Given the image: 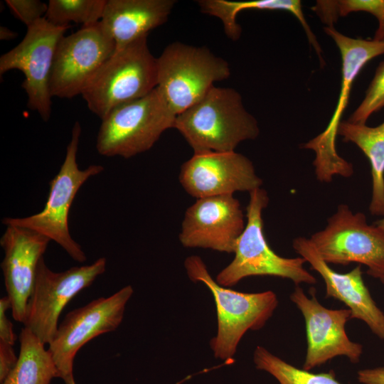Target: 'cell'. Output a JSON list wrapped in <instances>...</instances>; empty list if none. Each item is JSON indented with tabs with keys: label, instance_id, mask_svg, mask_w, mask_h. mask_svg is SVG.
<instances>
[{
	"label": "cell",
	"instance_id": "7402d4cb",
	"mask_svg": "<svg viewBox=\"0 0 384 384\" xmlns=\"http://www.w3.org/2000/svg\"><path fill=\"white\" fill-rule=\"evenodd\" d=\"M19 343L17 363L1 384H50L52 379L58 378L50 352L33 332L23 327Z\"/></svg>",
	"mask_w": 384,
	"mask_h": 384
},
{
	"label": "cell",
	"instance_id": "44dd1931",
	"mask_svg": "<svg viewBox=\"0 0 384 384\" xmlns=\"http://www.w3.org/2000/svg\"><path fill=\"white\" fill-rule=\"evenodd\" d=\"M338 134L345 142H353L368 158L371 167L372 198L369 211L384 217V122L372 127L366 124L342 121Z\"/></svg>",
	"mask_w": 384,
	"mask_h": 384
},
{
	"label": "cell",
	"instance_id": "5b68a950",
	"mask_svg": "<svg viewBox=\"0 0 384 384\" xmlns=\"http://www.w3.org/2000/svg\"><path fill=\"white\" fill-rule=\"evenodd\" d=\"M176 114L157 87L148 95L112 110L102 119L96 148L105 156L129 159L149 150Z\"/></svg>",
	"mask_w": 384,
	"mask_h": 384
},
{
	"label": "cell",
	"instance_id": "7a4b0ae2",
	"mask_svg": "<svg viewBox=\"0 0 384 384\" xmlns=\"http://www.w3.org/2000/svg\"><path fill=\"white\" fill-rule=\"evenodd\" d=\"M184 267L191 281L203 283L213 294L218 328L210 346L215 358L231 362L245 334L261 329L272 316L278 305L277 294L270 290L245 293L221 286L213 279L198 255L186 257Z\"/></svg>",
	"mask_w": 384,
	"mask_h": 384
},
{
	"label": "cell",
	"instance_id": "52a82bcc",
	"mask_svg": "<svg viewBox=\"0 0 384 384\" xmlns=\"http://www.w3.org/2000/svg\"><path fill=\"white\" fill-rule=\"evenodd\" d=\"M324 32L337 46L341 56V85L336 107L323 132L301 146L315 153L313 165L316 178L329 183L336 175L350 177L353 174L351 163L342 158L336 150V137L342 115L347 107L352 86L365 65L384 54V41L351 38L334 27L325 26Z\"/></svg>",
	"mask_w": 384,
	"mask_h": 384
},
{
	"label": "cell",
	"instance_id": "9a60e30c",
	"mask_svg": "<svg viewBox=\"0 0 384 384\" xmlns=\"http://www.w3.org/2000/svg\"><path fill=\"white\" fill-rule=\"evenodd\" d=\"M178 180L197 199L237 191L250 193L262 185L252 162L235 151L194 153L181 165Z\"/></svg>",
	"mask_w": 384,
	"mask_h": 384
},
{
	"label": "cell",
	"instance_id": "1f68e13d",
	"mask_svg": "<svg viewBox=\"0 0 384 384\" xmlns=\"http://www.w3.org/2000/svg\"><path fill=\"white\" fill-rule=\"evenodd\" d=\"M374 224L384 230V217L375 222Z\"/></svg>",
	"mask_w": 384,
	"mask_h": 384
},
{
	"label": "cell",
	"instance_id": "836d02e7",
	"mask_svg": "<svg viewBox=\"0 0 384 384\" xmlns=\"http://www.w3.org/2000/svg\"><path fill=\"white\" fill-rule=\"evenodd\" d=\"M384 284V279L380 281Z\"/></svg>",
	"mask_w": 384,
	"mask_h": 384
},
{
	"label": "cell",
	"instance_id": "cb8c5ba5",
	"mask_svg": "<svg viewBox=\"0 0 384 384\" xmlns=\"http://www.w3.org/2000/svg\"><path fill=\"white\" fill-rule=\"evenodd\" d=\"M311 10L329 27L351 12L369 13L378 22L373 40L384 41V0H319Z\"/></svg>",
	"mask_w": 384,
	"mask_h": 384
},
{
	"label": "cell",
	"instance_id": "8992f818",
	"mask_svg": "<svg viewBox=\"0 0 384 384\" xmlns=\"http://www.w3.org/2000/svg\"><path fill=\"white\" fill-rule=\"evenodd\" d=\"M81 127L76 122L72 129L70 141L66 149L65 159L56 176L50 181L49 195L43 210L25 218H4L5 225L27 228L40 233L60 245L78 262L86 260L81 246L75 241L69 232L68 215L73 200L80 187L92 176L100 174L104 167L90 165L80 169L77 153Z\"/></svg>",
	"mask_w": 384,
	"mask_h": 384
},
{
	"label": "cell",
	"instance_id": "6da1fadb",
	"mask_svg": "<svg viewBox=\"0 0 384 384\" xmlns=\"http://www.w3.org/2000/svg\"><path fill=\"white\" fill-rule=\"evenodd\" d=\"M193 153L235 151L260 134L258 123L231 87L213 86L189 108L176 115L174 127Z\"/></svg>",
	"mask_w": 384,
	"mask_h": 384
},
{
	"label": "cell",
	"instance_id": "d6986e66",
	"mask_svg": "<svg viewBox=\"0 0 384 384\" xmlns=\"http://www.w3.org/2000/svg\"><path fill=\"white\" fill-rule=\"evenodd\" d=\"M174 0H106L100 21L119 50L166 23Z\"/></svg>",
	"mask_w": 384,
	"mask_h": 384
},
{
	"label": "cell",
	"instance_id": "4dcf8cb0",
	"mask_svg": "<svg viewBox=\"0 0 384 384\" xmlns=\"http://www.w3.org/2000/svg\"><path fill=\"white\" fill-rule=\"evenodd\" d=\"M18 33L6 26H0V39L3 41H10L17 37Z\"/></svg>",
	"mask_w": 384,
	"mask_h": 384
},
{
	"label": "cell",
	"instance_id": "ac0fdd59",
	"mask_svg": "<svg viewBox=\"0 0 384 384\" xmlns=\"http://www.w3.org/2000/svg\"><path fill=\"white\" fill-rule=\"evenodd\" d=\"M293 248L311 269L317 272L326 284V297L343 302L351 312V319L363 321L379 338L384 340V313L378 306L363 279L361 265L346 273L331 269L319 255L310 239L298 237Z\"/></svg>",
	"mask_w": 384,
	"mask_h": 384
},
{
	"label": "cell",
	"instance_id": "9c48e42d",
	"mask_svg": "<svg viewBox=\"0 0 384 384\" xmlns=\"http://www.w3.org/2000/svg\"><path fill=\"white\" fill-rule=\"evenodd\" d=\"M309 239L327 264L357 262L367 267L370 276L384 279V230L369 225L364 213L340 204L325 228Z\"/></svg>",
	"mask_w": 384,
	"mask_h": 384
},
{
	"label": "cell",
	"instance_id": "3957f363",
	"mask_svg": "<svg viewBox=\"0 0 384 384\" xmlns=\"http://www.w3.org/2000/svg\"><path fill=\"white\" fill-rule=\"evenodd\" d=\"M147 36L114 51L84 87L82 97L101 119L114 108L141 98L157 87L156 58L149 50Z\"/></svg>",
	"mask_w": 384,
	"mask_h": 384
},
{
	"label": "cell",
	"instance_id": "277c9868",
	"mask_svg": "<svg viewBox=\"0 0 384 384\" xmlns=\"http://www.w3.org/2000/svg\"><path fill=\"white\" fill-rule=\"evenodd\" d=\"M249 194L247 222L237 241L235 257L216 275V282L230 287L247 277L269 275L291 279L296 285L316 284V278L304 267L306 260L303 257H281L268 245L262 220V211L269 203L267 191L259 188Z\"/></svg>",
	"mask_w": 384,
	"mask_h": 384
},
{
	"label": "cell",
	"instance_id": "484cf974",
	"mask_svg": "<svg viewBox=\"0 0 384 384\" xmlns=\"http://www.w3.org/2000/svg\"><path fill=\"white\" fill-rule=\"evenodd\" d=\"M384 107V60L377 67L364 98L352 113L348 122L366 124L368 118L375 112Z\"/></svg>",
	"mask_w": 384,
	"mask_h": 384
},
{
	"label": "cell",
	"instance_id": "e0dca14e",
	"mask_svg": "<svg viewBox=\"0 0 384 384\" xmlns=\"http://www.w3.org/2000/svg\"><path fill=\"white\" fill-rule=\"evenodd\" d=\"M50 240L31 230L6 225L0 245L4 251L1 263L13 318L23 324L38 263Z\"/></svg>",
	"mask_w": 384,
	"mask_h": 384
},
{
	"label": "cell",
	"instance_id": "2e32d148",
	"mask_svg": "<svg viewBox=\"0 0 384 384\" xmlns=\"http://www.w3.org/2000/svg\"><path fill=\"white\" fill-rule=\"evenodd\" d=\"M245 224L233 195L198 198L185 212L178 238L185 247L233 253Z\"/></svg>",
	"mask_w": 384,
	"mask_h": 384
},
{
	"label": "cell",
	"instance_id": "4316f807",
	"mask_svg": "<svg viewBox=\"0 0 384 384\" xmlns=\"http://www.w3.org/2000/svg\"><path fill=\"white\" fill-rule=\"evenodd\" d=\"M5 2L12 14L27 28L44 18L48 9V4L39 0H6Z\"/></svg>",
	"mask_w": 384,
	"mask_h": 384
},
{
	"label": "cell",
	"instance_id": "8fae6325",
	"mask_svg": "<svg viewBox=\"0 0 384 384\" xmlns=\"http://www.w3.org/2000/svg\"><path fill=\"white\" fill-rule=\"evenodd\" d=\"M106 266V258L100 257L91 265L57 272L49 269L42 257L27 303L23 322L24 327L33 332L45 344H49L58 329V319L65 306L103 274Z\"/></svg>",
	"mask_w": 384,
	"mask_h": 384
},
{
	"label": "cell",
	"instance_id": "d6a6232c",
	"mask_svg": "<svg viewBox=\"0 0 384 384\" xmlns=\"http://www.w3.org/2000/svg\"><path fill=\"white\" fill-rule=\"evenodd\" d=\"M65 384H76L74 377H72L69 378L68 380H67L66 381H65Z\"/></svg>",
	"mask_w": 384,
	"mask_h": 384
},
{
	"label": "cell",
	"instance_id": "ffe728a7",
	"mask_svg": "<svg viewBox=\"0 0 384 384\" xmlns=\"http://www.w3.org/2000/svg\"><path fill=\"white\" fill-rule=\"evenodd\" d=\"M198 4L202 13L219 18L225 34L233 41H237L241 36L242 28L237 22V16L244 10H270L286 11L294 15L302 26L309 43L317 53L321 65H324L322 50L316 36L309 26L299 0H201Z\"/></svg>",
	"mask_w": 384,
	"mask_h": 384
},
{
	"label": "cell",
	"instance_id": "d4e9b609",
	"mask_svg": "<svg viewBox=\"0 0 384 384\" xmlns=\"http://www.w3.org/2000/svg\"><path fill=\"white\" fill-rule=\"evenodd\" d=\"M106 0H50L45 18L57 26L73 22L83 26L101 21Z\"/></svg>",
	"mask_w": 384,
	"mask_h": 384
},
{
	"label": "cell",
	"instance_id": "ba28073f",
	"mask_svg": "<svg viewBox=\"0 0 384 384\" xmlns=\"http://www.w3.org/2000/svg\"><path fill=\"white\" fill-rule=\"evenodd\" d=\"M156 65L157 88L176 115L201 100L214 82L230 75L225 59L206 47L181 42L168 45Z\"/></svg>",
	"mask_w": 384,
	"mask_h": 384
},
{
	"label": "cell",
	"instance_id": "4fadbf2b",
	"mask_svg": "<svg viewBox=\"0 0 384 384\" xmlns=\"http://www.w3.org/2000/svg\"><path fill=\"white\" fill-rule=\"evenodd\" d=\"M114 50V42L100 22L64 36L58 44L52 68V97L70 99L81 95L92 76Z\"/></svg>",
	"mask_w": 384,
	"mask_h": 384
},
{
	"label": "cell",
	"instance_id": "603a6c76",
	"mask_svg": "<svg viewBox=\"0 0 384 384\" xmlns=\"http://www.w3.org/2000/svg\"><path fill=\"white\" fill-rule=\"evenodd\" d=\"M257 369L273 376L279 384H341L333 370L314 373L298 368L272 354L262 346H257L253 353Z\"/></svg>",
	"mask_w": 384,
	"mask_h": 384
},
{
	"label": "cell",
	"instance_id": "30bf717a",
	"mask_svg": "<svg viewBox=\"0 0 384 384\" xmlns=\"http://www.w3.org/2000/svg\"><path fill=\"white\" fill-rule=\"evenodd\" d=\"M68 28L54 26L44 17L28 27L20 43L0 58L1 75L11 70L23 73L27 106L44 122L51 114L50 82L56 48Z\"/></svg>",
	"mask_w": 384,
	"mask_h": 384
},
{
	"label": "cell",
	"instance_id": "7c38bea8",
	"mask_svg": "<svg viewBox=\"0 0 384 384\" xmlns=\"http://www.w3.org/2000/svg\"><path fill=\"white\" fill-rule=\"evenodd\" d=\"M133 293L131 285L125 286L112 295L94 299L65 316L48 344L58 378L65 382L73 377V361L78 351L92 338L118 328Z\"/></svg>",
	"mask_w": 384,
	"mask_h": 384
},
{
	"label": "cell",
	"instance_id": "f546056e",
	"mask_svg": "<svg viewBox=\"0 0 384 384\" xmlns=\"http://www.w3.org/2000/svg\"><path fill=\"white\" fill-rule=\"evenodd\" d=\"M357 378L362 384H384V366L361 369L357 373Z\"/></svg>",
	"mask_w": 384,
	"mask_h": 384
},
{
	"label": "cell",
	"instance_id": "f1b7e54d",
	"mask_svg": "<svg viewBox=\"0 0 384 384\" xmlns=\"http://www.w3.org/2000/svg\"><path fill=\"white\" fill-rule=\"evenodd\" d=\"M18 356L14 353L13 345L0 341V382L4 380L15 367Z\"/></svg>",
	"mask_w": 384,
	"mask_h": 384
},
{
	"label": "cell",
	"instance_id": "5bb4252c",
	"mask_svg": "<svg viewBox=\"0 0 384 384\" xmlns=\"http://www.w3.org/2000/svg\"><path fill=\"white\" fill-rule=\"evenodd\" d=\"M309 294L308 297L297 285L289 296L305 321L307 347L303 369L310 370L339 356H346L352 363H358L363 346L352 341L345 329L351 319L350 309L326 308L318 301L314 287Z\"/></svg>",
	"mask_w": 384,
	"mask_h": 384
},
{
	"label": "cell",
	"instance_id": "83f0119b",
	"mask_svg": "<svg viewBox=\"0 0 384 384\" xmlns=\"http://www.w3.org/2000/svg\"><path fill=\"white\" fill-rule=\"evenodd\" d=\"M11 309V302L7 296L0 299V341L14 345L16 336L13 329V324L6 316V311Z\"/></svg>",
	"mask_w": 384,
	"mask_h": 384
}]
</instances>
